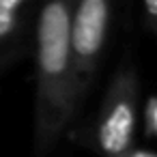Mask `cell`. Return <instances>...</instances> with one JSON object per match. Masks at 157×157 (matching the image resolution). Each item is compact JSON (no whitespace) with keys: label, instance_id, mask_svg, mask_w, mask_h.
I'll return each instance as SVG.
<instances>
[{"label":"cell","instance_id":"cell-1","mask_svg":"<svg viewBox=\"0 0 157 157\" xmlns=\"http://www.w3.org/2000/svg\"><path fill=\"white\" fill-rule=\"evenodd\" d=\"M75 0H41L35 22V157H45L67 131L84 86L71 50Z\"/></svg>","mask_w":157,"mask_h":157},{"label":"cell","instance_id":"cell-2","mask_svg":"<svg viewBox=\"0 0 157 157\" xmlns=\"http://www.w3.org/2000/svg\"><path fill=\"white\" fill-rule=\"evenodd\" d=\"M138 75L131 65H121L103 95L97 118V146L105 157H125L133 151L138 114Z\"/></svg>","mask_w":157,"mask_h":157},{"label":"cell","instance_id":"cell-3","mask_svg":"<svg viewBox=\"0 0 157 157\" xmlns=\"http://www.w3.org/2000/svg\"><path fill=\"white\" fill-rule=\"evenodd\" d=\"M112 20V0H75L71 13V50L75 73L86 88L95 78L103 48L108 41V28Z\"/></svg>","mask_w":157,"mask_h":157},{"label":"cell","instance_id":"cell-4","mask_svg":"<svg viewBox=\"0 0 157 157\" xmlns=\"http://www.w3.org/2000/svg\"><path fill=\"white\" fill-rule=\"evenodd\" d=\"M35 0H0V58H7L20 43Z\"/></svg>","mask_w":157,"mask_h":157},{"label":"cell","instance_id":"cell-5","mask_svg":"<svg viewBox=\"0 0 157 157\" xmlns=\"http://www.w3.org/2000/svg\"><path fill=\"white\" fill-rule=\"evenodd\" d=\"M144 2V15H146V24L148 28L155 33L157 37V0H142Z\"/></svg>","mask_w":157,"mask_h":157}]
</instances>
